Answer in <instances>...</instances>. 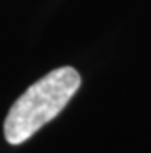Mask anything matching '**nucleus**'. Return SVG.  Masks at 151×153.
I'll return each mask as SVG.
<instances>
[{
	"mask_svg": "<svg viewBox=\"0 0 151 153\" xmlns=\"http://www.w3.org/2000/svg\"><path fill=\"white\" fill-rule=\"evenodd\" d=\"M80 82V74L73 67L56 68L34 82L6 114L3 125L6 141L13 146L28 141L65 108Z\"/></svg>",
	"mask_w": 151,
	"mask_h": 153,
	"instance_id": "1",
	"label": "nucleus"
}]
</instances>
